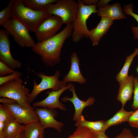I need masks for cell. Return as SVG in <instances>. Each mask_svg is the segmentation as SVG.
Listing matches in <instances>:
<instances>
[{
	"label": "cell",
	"mask_w": 138,
	"mask_h": 138,
	"mask_svg": "<svg viewBox=\"0 0 138 138\" xmlns=\"http://www.w3.org/2000/svg\"><path fill=\"white\" fill-rule=\"evenodd\" d=\"M71 24L66 25L61 31L54 36L38 42L32 48L35 53L41 57L42 62L46 66L53 67L61 61V50L66 39L72 35Z\"/></svg>",
	"instance_id": "obj_1"
},
{
	"label": "cell",
	"mask_w": 138,
	"mask_h": 138,
	"mask_svg": "<svg viewBox=\"0 0 138 138\" xmlns=\"http://www.w3.org/2000/svg\"><path fill=\"white\" fill-rule=\"evenodd\" d=\"M11 17L20 21L31 32H34L40 22L50 15L46 9L35 10L25 6L22 0H14Z\"/></svg>",
	"instance_id": "obj_2"
},
{
	"label": "cell",
	"mask_w": 138,
	"mask_h": 138,
	"mask_svg": "<svg viewBox=\"0 0 138 138\" xmlns=\"http://www.w3.org/2000/svg\"><path fill=\"white\" fill-rule=\"evenodd\" d=\"M77 2V14L75 19L71 24L72 38L74 43L79 42L84 37L89 38V30L87 26V20L92 14L97 12L96 5L87 6L83 4L81 0H78Z\"/></svg>",
	"instance_id": "obj_3"
},
{
	"label": "cell",
	"mask_w": 138,
	"mask_h": 138,
	"mask_svg": "<svg viewBox=\"0 0 138 138\" xmlns=\"http://www.w3.org/2000/svg\"><path fill=\"white\" fill-rule=\"evenodd\" d=\"M36 73L41 80L38 84L36 80H33V89L27 97L28 102L29 104H30L38 95L44 90L51 89L53 91H57L67 85V82L59 79L60 72L58 70L56 71L54 74L51 76H47L42 72Z\"/></svg>",
	"instance_id": "obj_4"
},
{
	"label": "cell",
	"mask_w": 138,
	"mask_h": 138,
	"mask_svg": "<svg viewBox=\"0 0 138 138\" xmlns=\"http://www.w3.org/2000/svg\"><path fill=\"white\" fill-rule=\"evenodd\" d=\"M78 8L77 1L74 0H57L54 4L46 8L49 14L57 16L66 25L71 24L76 19Z\"/></svg>",
	"instance_id": "obj_5"
},
{
	"label": "cell",
	"mask_w": 138,
	"mask_h": 138,
	"mask_svg": "<svg viewBox=\"0 0 138 138\" xmlns=\"http://www.w3.org/2000/svg\"><path fill=\"white\" fill-rule=\"evenodd\" d=\"M15 41L22 48H32L35 44L28 28L17 19L11 17L3 26Z\"/></svg>",
	"instance_id": "obj_6"
},
{
	"label": "cell",
	"mask_w": 138,
	"mask_h": 138,
	"mask_svg": "<svg viewBox=\"0 0 138 138\" xmlns=\"http://www.w3.org/2000/svg\"><path fill=\"white\" fill-rule=\"evenodd\" d=\"M23 84V81L20 78L0 85V97L12 99L19 104L28 103L27 97L29 90Z\"/></svg>",
	"instance_id": "obj_7"
},
{
	"label": "cell",
	"mask_w": 138,
	"mask_h": 138,
	"mask_svg": "<svg viewBox=\"0 0 138 138\" xmlns=\"http://www.w3.org/2000/svg\"><path fill=\"white\" fill-rule=\"evenodd\" d=\"M3 105L21 124L26 125L35 122H39L35 109L30 104H20L16 103H3Z\"/></svg>",
	"instance_id": "obj_8"
},
{
	"label": "cell",
	"mask_w": 138,
	"mask_h": 138,
	"mask_svg": "<svg viewBox=\"0 0 138 138\" xmlns=\"http://www.w3.org/2000/svg\"><path fill=\"white\" fill-rule=\"evenodd\" d=\"M63 24L61 19L57 16L50 15L44 19L34 31L38 41H42L55 35Z\"/></svg>",
	"instance_id": "obj_9"
},
{
	"label": "cell",
	"mask_w": 138,
	"mask_h": 138,
	"mask_svg": "<svg viewBox=\"0 0 138 138\" xmlns=\"http://www.w3.org/2000/svg\"><path fill=\"white\" fill-rule=\"evenodd\" d=\"M9 34L6 30H0V61L14 69L21 68L22 63L14 59L10 49V42Z\"/></svg>",
	"instance_id": "obj_10"
},
{
	"label": "cell",
	"mask_w": 138,
	"mask_h": 138,
	"mask_svg": "<svg viewBox=\"0 0 138 138\" xmlns=\"http://www.w3.org/2000/svg\"><path fill=\"white\" fill-rule=\"evenodd\" d=\"M72 85V83H69L66 86L59 90L48 91V96L45 99L42 101L34 102L33 106L49 109L58 108L63 111H67V110L65 105L60 101L59 98L62 93L66 90L69 89Z\"/></svg>",
	"instance_id": "obj_11"
},
{
	"label": "cell",
	"mask_w": 138,
	"mask_h": 138,
	"mask_svg": "<svg viewBox=\"0 0 138 138\" xmlns=\"http://www.w3.org/2000/svg\"><path fill=\"white\" fill-rule=\"evenodd\" d=\"M35 110L38 117L39 122L44 129L52 128L59 132L61 131L64 124L55 119V118L57 115L55 109L43 108H35Z\"/></svg>",
	"instance_id": "obj_12"
},
{
	"label": "cell",
	"mask_w": 138,
	"mask_h": 138,
	"mask_svg": "<svg viewBox=\"0 0 138 138\" xmlns=\"http://www.w3.org/2000/svg\"><path fill=\"white\" fill-rule=\"evenodd\" d=\"M73 95L72 97L68 96L63 97L61 99V101L64 102L69 101L73 104L75 111L73 118V121H76L79 117L82 115V112L84 109L86 107L93 105L95 101V98L93 97L88 98L86 100L84 101L79 99L77 97L75 92V85H72L68 89Z\"/></svg>",
	"instance_id": "obj_13"
},
{
	"label": "cell",
	"mask_w": 138,
	"mask_h": 138,
	"mask_svg": "<svg viewBox=\"0 0 138 138\" xmlns=\"http://www.w3.org/2000/svg\"><path fill=\"white\" fill-rule=\"evenodd\" d=\"M71 65L70 71L65 76L63 80L67 83L77 82L84 84L86 79L82 74L80 69V60L77 54L73 52L70 57Z\"/></svg>",
	"instance_id": "obj_14"
},
{
	"label": "cell",
	"mask_w": 138,
	"mask_h": 138,
	"mask_svg": "<svg viewBox=\"0 0 138 138\" xmlns=\"http://www.w3.org/2000/svg\"><path fill=\"white\" fill-rule=\"evenodd\" d=\"M113 23V21L106 17H101L100 21L95 28L89 30V38L93 46L98 45L103 36Z\"/></svg>",
	"instance_id": "obj_15"
},
{
	"label": "cell",
	"mask_w": 138,
	"mask_h": 138,
	"mask_svg": "<svg viewBox=\"0 0 138 138\" xmlns=\"http://www.w3.org/2000/svg\"><path fill=\"white\" fill-rule=\"evenodd\" d=\"M134 77L133 75L128 76L124 80L119 82V89L117 99L124 107L127 102L130 100L133 93Z\"/></svg>",
	"instance_id": "obj_16"
},
{
	"label": "cell",
	"mask_w": 138,
	"mask_h": 138,
	"mask_svg": "<svg viewBox=\"0 0 138 138\" xmlns=\"http://www.w3.org/2000/svg\"><path fill=\"white\" fill-rule=\"evenodd\" d=\"M97 13L101 17H107L113 21L125 19L126 18L123 12L120 4L118 2L98 8Z\"/></svg>",
	"instance_id": "obj_17"
},
{
	"label": "cell",
	"mask_w": 138,
	"mask_h": 138,
	"mask_svg": "<svg viewBox=\"0 0 138 138\" xmlns=\"http://www.w3.org/2000/svg\"><path fill=\"white\" fill-rule=\"evenodd\" d=\"M4 123L5 138H14L22 132L25 127V125L20 124L12 115Z\"/></svg>",
	"instance_id": "obj_18"
},
{
	"label": "cell",
	"mask_w": 138,
	"mask_h": 138,
	"mask_svg": "<svg viewBox=\"0 0 138 138\" xmlns=\"http://www.w3.org/2000/svg\"><path fill=\"white\" fill-rule=\"evenodd\" d=\"M75 125L77 127L86 128L94 133L100 132H105L108 128L106 125V121H89L85 120L83 115L81 116L77 120Z\"/></svg>",
	"instance_id": "obj_19"
},
{
	"label": "cell",
	"mask_w": 138,
	"mask_h": 138,
	"mask_svg": "<svg viewBox=\"0 0 138 138\" xmlns=\"http://www.w3.org/2000/svg\"><path fill=\"white\" fill-rule=\"evenodd\" d=\"M44 133L40 122H35L25 125L21 134L22 138H43Z\"/></svg>",
	"instance_id": "obj_20"
},
{
	"label": "cell",
	"mask_w": 138,
	"mask_h": 138,
	"mask_svg": "<svg viewBox=\"0 0 138 138\" xmlns=\"http://www.w3.org/2000/svg\"><path fill=\"white\" fill-rule=\"evenodd\" d=\"M122 107L112 118L106 121V125L108 128L128 122L134 111H126Z\"/></svg>",
	"instance_id": "obj_21"
},
{
	"label": "cell",
	"mask_w": 138,
	"mask_h": 138,
	"mask_svg": "<svg viewBox=\"0 0 138 138\" xmlns=\"http://www.w3.org/2000/svg\"><path fill=\"white\" fill-rule=\"evenodd\" d=\"M138 55V48H136L134 52L126 57L124 64L117 75L116 80L119 83L125 80L128 76L129 67L134 58Z\"/></svg>",
	"instance_id": "obj_22"
},
{
	"label": "cell",
	"mask_w": 138,
	"mask_h": 138,
	"mask_svg": "<svg viewBox=\"0 0 138 138\" xmlns=\"http://www.w3.org/2000/svg\"><path fill=\"white\" fill-rule=\"evenodd\" d=\"M57 0H22L26 7L35 10L45 9L47 6L56 2Z\"/></svg>",
	"instance_id": "obj_23"
},
{
	"label": "cell",
	"mask_w": 138,
	"mask_h": 138,
	"mask_svg": "<svg viewBox=\"0 0 138 138\" xmlns=\"http://www.w3.org/2000/svg\"><path fill=\"white\" fill-rule=\"evenodd\" d=\"M68 138H97L95 133L88 128L83 127H77L73 134Z\"/></svg>",
	"instance_id": "obj_24"
},
{
	"label": "cell",
	"mask_w": 138,
	"mask_h": 138,
	"mask_svg": "<svg viewBox=\"0 0 138 138\" xmlns=\"http://www.w3.org/2000/svg\"><path fill=\"white\" fill-rule=\"evenodd\" d=\"M123 10L125 14L127 15H130L134 18L138 23V15L133 12L134 5L132 3L124 6ZM134 38L138 39V26H133L131 28Z\"/></svg>",
	"instance_id": "obj_25"
},
{
	"label": "cell",
	"mask_w": 138,
	"mask_h": 138,
	"mask_svg": "<svg viewBox=\"0 0 138 138\" xmlns=\"http://www.w3.org/2000/svg\"><path fill=\"white\" fill-rule=\"evenodd\" d=\"M14 0H11L8 5L0 12V25H3L11 18V11Z\"/></svg>",
	"instance_id": "obj_26"
},
{
	"label": "cell",
	"mask_w": 138,
	"mask_h": 138,
	"mask_svg": "<svg viewBox=\"0 0 138 138\" xmlns=\"http://www.w3.org/2000/svg\"><path fill=\"white\" fill-rule=\"evenodd\" d=\"M22 74H23L21 72L16 70H14L12 73L8 75L0 77V85L9 81L20 78Z\"/></svg>",
	"instance_id": "obj_27"
},
{
	"label": "cell",
	"mask_w": 138,
	"mask_h": 138,
	"mask_svg": "<svg viewBox=\"0 0 138 138\" xmlns=\"http://www.w3.org/2000/svg\"><path fill=\"white\" fill-rule=\"evenodd\" d=\"M133 101L132 105V108L135 110L138 109V77H134Z\"/></svg>",
	"instance_id": "obj_28"
},
{
	"label": "cell",
	"mask_w": 138,
	"mask_h": 138,
	"mask_svg": "<svg viewBox=\"0 0 138 138\" xmlns=\"http://www.w3.org/2000/svg\"><path fill=\"white\" fill-rule=\"evenodd\" d=\"M12 115L3 105H0V122H5Z\"/></svg>",
	"instance_id": "obj_29"
},
{
	"label": "cell",
	"mask_w": 138,
	"mask_h": 138,
	"mask_svg": "<svg viewBox=\"0 0 138 138\" xmlns=\"http://www.w3.org/2000/svg\"><path fill=\"white\" fill-rule=\"evenodd\" d=\"M14 69L8 67L6 64L0 61V76H5L12 73Z\"/></svg>",
	"instance_id": "obj_30"
},
{
	"label": "cell",
	"mask_w": 138,
	"mask_h": 138,
	"mask_svg": "<svg viewBox=\"0 0 138 138\" xmlns=\"http://www.w3.org/2000/svg\"><path fill=\"white\" fill-rule=\"evenodd\" d=\"M128 122L131 127L138 129V109L134 111Z\"/></svg>",
	"instance_id": "obj_31"
},
{
	"label": "cell",
	"mask_w": 138,
	"mask_h": 138,
	"mask_svg": "<svg viewBox=\"0 0 138 138\" xmlns=\"http://www.w3.org/2000/svg\"><path fill=\"white\" fill-rule=\"evenodd\" d=\"M131 131L125 128L115 138H135Z\"/></svg>",
	"instance_id": "obj_32"
},
{
	"label": "cell",
	"mask_w": 138,
	"mask_h": 138,
	"mask_svg": "<svg viewBox=\"0 0 138 138\" xmlns=\"http://www.w3.org/2000/svg\"><path fill=\"white\" fill-rule=\"evenodd\" d=\"M0 102L3 103L10 104L16 103L17 102L15 100L10 98L1 97L0 98Z\"/></svg>",
	"instance_id": "obj_33"
},
{
	"label": "cell",
	"mask_w": 138,
	"mask_h": 138,
	"mask_svg": "<svg viewBox=\"0 0 138 138\" xmlns=\"http://www.w3.org/2000/svg\"><path fill=\"white\" fill-rule=\"evenodd\" d=\"M99 0H81L82 3L87 6L97 5Z\"/></svg>",
	"instance_id": "obj_34"
},
{
	"label": "cell",
	"mask_w": 138,
	"mask_h": 138,
	"mask_svg": "<svg viewBox=\"0 0 138 138\" xmlns=\"http://www.w3.org/2000/svg\"><path fill=\"white\" fill-rule=\"evenodd\" d=\"M110 1H111V0H99L96 5L97 7L99 8L104 6L108 4L109 2Z\"/></svg>",
	"instance_id": "obj_35"
},
{
	"label": "cell",
	"mask_w": 138,
	"mask_h": 138,
	"mask_svg": "<svg viewBox=\"0 0 138 138\" xmlns=\"http://www.w3.org/2000/svg\"><path fill=\"white\" fill-rule=\"evenodd\" d=\"M105 132H100L95 133L97 138H109Z\"/></svg>",
	"instance_id": "obj_36"
},
{
	"label": "cell",
	"mask_w": 138,
	"mask_h": 138,
	"mask_svg": "<svg viewBox=\"0 0 138 138\" xmlns=\"http://www.w3.org/2000/svg\"><path fill=\"white\" fill-rule=\"evenodd\" d=\"M14 138H22L21 133L17 135Z\"/></svg>",
	"instance_id": "obj_37"
},
{
	"label": "cell",
	"mask_w": 138,
	"mask_h": 138,
	"mask_svg": "<svg viewBox=\"0 0 138 138\" xmlns=\"http://www.w3.org/2000/svg\"><path fill=\"white\" fill-rule=\"evenodd\" d=\"M136 71L138 73V66L137 67V69H136Z\"/></svg>",
	"instance_id": "obj_38"
},
{
	"label": "cell",
	"mask_w": 138,
	"mask_h": 138,
	"mask_svg": "<svg viewBox=\"0 0 138 138\" xmlns=\"http://www.w3.org/2000/svg\"><path fill=\"white\" fill-rule=\"evenodd\" d=\"M135 138H138V135Z\"/></svg>",
	"instance_id": "obj_39"
}]
</instances>
